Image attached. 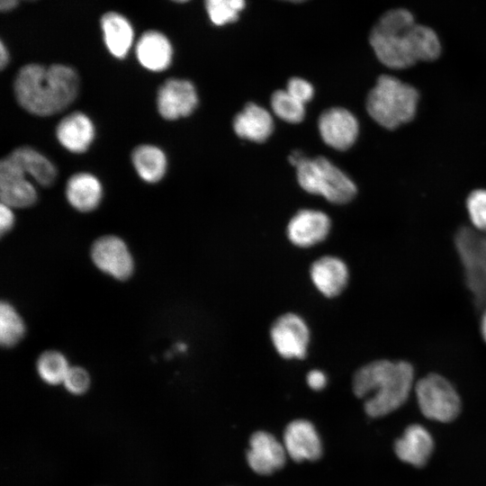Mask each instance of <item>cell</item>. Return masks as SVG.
<instances>
[{
    "instance_id": "cell-1",
    "label": "cell",
    "mask_w": 486,
    "mask_h": 486,
    "mask_svg": "<svg viewBox=\"0 0 486 486\" xmlns=\"http://www.w3.org/2000/svg\"><path fill=\"white\" fill-rule=\"evenodd\" d=\"M79 79L72 68L27 64L20 68L14 89L18 104L38 116H50L68 108L76 98Z\"/></svg>"
},
{
    "instance_id": "cell-2",
    "label": "cell",
    "mask_w": 486,
    "mask_h": 486,
    "mask_svg": "<svg viewBox=\"0 0 486 486\" xmlns=\"http://www.w3.org/2000/svg\"><path fill=\"white\" fill-rule=\"evenodd\" d=\"M414 369L406 361L381 359L360 367L353 377V392L365 398L364 410L373 418L387 415L408 399Z\"/></svg>"
},
{
    "instance_id": "cell-3",
    "label": "cell",
    "mask_w": 486,
    "mask_h": 486,
    "mask_svg": "<svg viewBox=\"0 0 486 486\" xmlns=\"http://www.w3.org/2000/svg\"><path fill=\"white\" fill-rule=\"evenodd\" d=\"M418 101L416 88L394 76L382 75L367 95L366 109L379 125L393 130L414 118Z\"/></svg>"
},
{
    "instance_id": "cell-4",
    "label": "cell",
    "mask_w": 486,
    "mask_h": 486,
    "mask_svg": "<svg viewBox=\"0 0 486 486\" xmlns=\"http://www.w3.org/2000/svg\"><path fill=\"white\" fill-rule=\"evenodd\" d=\"M299 184L306 192L322 195L333 203H345L356 194L355 183L323 157H304L295 166Z\"/></svg>"
},
{
    "instance_id": "cell-5",
    "label": "cell",
    "mask_w": 486,
    "mask_h": 486,
    "mask_svg": "<svg viewBox=\"0 0 486 486\" xmlns=\"http://www.w3.org/2000/svg\"><path fill=\"white\" fill-rule=\"evenodd\" d=\"M465 282L477 306H486V232L462 227L454 237Z\"/></svg>"
},
{
    "instance_id": "cell-6",
    "label": "cell",
    "mask_w": 486,
    "mask_h": 486,
    "mask_svg": "<svg viewBox=\"0 0 486 486\" xmlns=\"http://www.w3.org/2000/svg\"><path fill=\"white\" fill-rule=\"evenodd\" d=\"M415 392L422 414L430 419L449 422L460 412L461 400L457 392L437 374L421 378L416 384Z\"/></svg>"
},
{
    "instance_id": "cell-7",
    "label": "cell",
    "mask_w": 486,
    "mask_h": 486,
    "mask_svg": "<svg viewBox=\"0 0 486 486\" xmlns=\"http://www.w3.org/2000/svg\"><path fill=\"white\" fill-rule=\"evenodd\" d=\"M90 256L103 273L118 281L129 279L134 272V259L123 239L114 235L98 238L93 243Z\"/></svg>"
},
{
    "instance_id": "cell-8",
    "label": "cell",
    "mask_w": 486,
    "mask_h": 486,
    "mask_svg": "<svg viewBox=\"0 0 486 486\" xmlns=\"http://www.w3.org/2000/svg\"><path fill=\"white\" fill-rule=\"evenodd\" d=\"M270 337L283 357H305L310 332L304 320L297 314L289 312L277 318L271 327Z\"/></svg>"
},
{
    "instance_id": "cell-9",
    "label": "cell",
    "mask_w": 486,
    "mask_h": 486,
    "mask_svg": "<svg viewBox=\"0 0 486 486\" xmlns=\"http://www.w3.org/2000/svg\"><path fill=\"white\" fill-rule=\"evenodd\" d=\"M1 202L11 208H26L37 200V192L28 175L8 155L0 162Z\"/></svg>"
},
{
    "instance_id": "cell-10",
    "label": "cell",
    "mask_w": 486,
    "mask_h": 486,
    "mask_svg": "<svg viewBox=\"0 0 486 486\" xmlns=\"http://www.w3.org/2000/svg\"><path fill=\"white\" fill-rule=\"evenodd\" d=\"M369 41L379 61L390 68H407L417 62L408 32H390L374 26Z\"/></svg>"
},
{
    "instance_id": "cell-11",
    "label": "cell",
    "mask_w": 486,
    "mask_h": 486,
    "mask_svg": "<svg viewBox=\"0 0 486 486\" xmlns=\"http://www.w3.org/2000/svg\"><path fill=\"white\" fill-rule=\"evenodd\" d=\"M198 104L194 85L185 79L169 78L159 87L157 106L159 114L173 121L191 114Z\"/></svg>"
},
{
    "instance_id": "cell-12",
    "label": "cell",
    "mask_w": 486,
    "mask_h": 486,
    "mask_svg": "<svg viewBox=\"0 0 486 486\" xmlns=\"http://www.w3.org/2000/svg\"><path fill=\"white\" fill-rule=\"evenodd\" d=\"M319 130L322 140L338 150L349 148L356 141L359 125L347 110L334 107L324 111L319 118Z\"/></svg>"
},
{
    "instance_id": "cell-13",
    "label": "cell",
    "mask_w": 486,
    "mask_h": 486,
    "mask_svg": "<svg viewBox=\"0 0 486 486\" xmlns=\"http://www.w3.org/2000/svg\"><path fill=\"white\" fill-rule=\"evenodd\" d=\"M330 230V220L322 212L302 210L290 220L287 236L297 247H311L326 238Z\"/></svg>"
},
{
    "instance_id": "cell-14",
    "label": "cell",
    "mask_w": 486,
    "mask_h": 486,
    "mask_svg": "<svg viewBox=\"0 0 486 486\" xmlns=\"http://www.w3.org/2000/svg\"><path fill=\"white\" fill-rule=\"evenodd\" d=\"M285 454L284 446L274 436L258 431L250 438L247 459L253 471L269 474L284 464Z\"/></svg>"
},
{
    "instance_id": "cell-15",
    "label": "cell",
    "mask_w": 486,
    "mask_h": 486,
    "mask_svg": "<svg viewBox=\"0 0 486 486\" xmlns=\"http://www.w3.org/2000/svg\"><path fill=\"white\" fill-rule=\"evenodd\" d=\"M284 446L289 456L296 462L316 460L321 454L319 435L308 420H293L286 427Z\"/></svg>"
},
{
    "instance_id": "cell-16",
    "label": "cell",
    "mask_w": 486,
    "mask_h": 486,
    "mask_svg": "<svg viewBox=\"0 0 486 486\" xmlns=\"http://www.w3.org/2000/svg\"><path fill=\"white\" fill-rule=\"evenodd\" d=\"M310 274L316 288L328 298L341 293L348 280L346 264L341 259L331 256H322L313 262Z\"/></svg>"
},
{
    "instance_id": "cell-17",
    "label": "cell",
    "mask_w": 486,
    "mask_h": 486,
    "mask_svg": "<svg viewBox=\"0 0 486 486\" xmlns=\"http://www.w3.org/2000/svg\"><path fill=\"white\" fill-rule=\"evenodd\" d=\"M57 139L68 150L73 153L85 152L94 137V127L85 113L75 112L65 116L58 124Z\"/></svg>"
},
{
    "instance_id": "cell-18",
    "label": "cell",
    "mask_w": 486,
    "mask_h": 486,
    "mask_svg": "<svg viewBox=\"0 0 486 486\" xmlns=\"http://www.w3.org/2000/svg\"><path fill=\"white\" fill-rule=\"evenodd\" d=\"M136 57L143 68L159 72L171 64L172 45L162 32L150 30L140 37L136 44Z\"/></svg>"
},
{
    "instance_id": "cell-19",
    "label": "cell",
    "mask_w": 486,
    "mask_h": 486,
    "mask_svg": "<svg viewBox=\"0 0 486 486\" xmlns=\"http://www.w3.org/2000/svg\"><path fill=\"white\" fill-rule=\"evenodd\" d=\"M233 129L241 139L263 142L271 135L274 122L266 109L249 103L235 116Z\"/></svg>"
},
{
    "instance_id": "cell-20",
    "label": "cell",
    "mask_w": 486,
    "mask_h": 486,
    "mask_svg": "<svg viewBox=\"0 0 486 486\" xmlns=\"http://www.w3.org/2000/svg\"><path fill=\"white\" fill-rule=\"evenodd\" d=\"M398 457L415 466L424 465L433 450V440L426 428L419 425L407 428L402 436L395 443Z\"/></svg>"
},
{
    "instance_id": "cell-21",
    "label": "cell",
    "mask_w": 486,
    "mask_h": 486,
    "mask_svg": "<svg viewBox=\"0 0 486 486\" xmlns=\"http://www.w3.org/2000/svg\"><path fill=\"white\" fill-rule=\"evenodd\" d=\"M104 40L109 52L117 58L127 56L134 38L129 20L116 12H108L101 18Z\"/></svg>"
},
{
    "instance_id": "cell-22",
    "label": "cell",
    "mask_w": 486,
    "mask_h": 486,
    "mask_svg": "<svg viewBox=\"0 0 486 486\" xmlns=\"http://www.w3.org/2000/svg\"><path fill=\"white\" fill-rule=\"evenodd\" d=\"M103 189L99 180L88 173L70 176L66 186V196L72 207L82 212L94 211L100 203Z\"/></svg>"
},
{
    "instance_id": "cell-23",
    "label": "cell",
    "mask_w": 486,
    "mask_h": 486,
    "mask_svg": "<svg viewBox=\"0 0 486 486\" xmlns=\"http://www.w3.org/2000/svg\"><path fill=\"white\" fill-rule=\"evenodd\" d=\"M9 156L33 181L42 186H50L57 178L55 166L41 153L31 147H19Z\"/></svg>"
},
{
    "instance_id": "cell-24",
    "label": "cell",
    "mask_w": 486,
    "mask_h": 486,
    "mask_svg": "<svg viewBox=\"0 0 486 486\" xmlns=\"http://www.w3.org/2000/svg\"><path fill=\"white\" fill-rule=\"evenodd\" d=\"M134 168L140 177L148 183H157L166 170L164 152L153 145H140L131 153Z\"/></svg>"
},
{
    "instance_id": "cell-25",
    "label": "cell",
    "mask_w": 486,
    "mask_h": 486,
    "mask_svg": "<svg viewBox=\"0 0 486 486\" xmlns=\"http://www.w3.org/2000/svg\"><path fill=\"white\" fill-rule=\"evenodd\" d=\"M408 37L417 61H431L440 55V40L431 28L415 24L408 32Z\"/></svg>"
},
{
    "instance_id": "cell-26",
    "label": "cell",
    "mask_w": 486,
    "mask_h": 486,
    "mask_svg": "<svg viewBox=\"0 0 486 486\" xmlns=\"http://www.w3.org/2000/svg\"><path fill=\"white\" fill-rule=\"evenodd\" d=\"M25 324L9 302L2 301L0 304V343L4 347H13L25 335Z\"/></svg>"
},
{
    "instance_id": "cell-27",
    "label": "cell",
    "mask_w": 486,
    "mask_h": 486,
    "mask_svg": "<svg viewBox=\"0 0 486 486\" xmlns=\"http://www.w3.org/2000/svg\"><path fill=\"white\" fill-rule=\"evenodd\" d=\"M70 368L67 357L57 350H47L40 355L36 370L42 382L49 385L63 383Z\"/></svg>"
},
{
    "instance_id": "cell-28",
    "label": "cell",
    "mask_w": 486,
    "mask_h": 486,
    "mask_svg": "<svg viewBox=\"0 0 486 486\" xmlns=\"http://www.w3.org/2000/svg\"><path fill=\"white\" fill-rule=\"evenodd\" d=\"M271 107L277 117L290 123H298L304 118V104L292 97L286 89L277 90L272 94Z\"/></svg>"
},
{
    "instance_id": "cell-29",
    "label": "cell",
    "mask_w": 486,
    "mask_h": 486,
    "mask_svg": "<svg viewBox=\"0 0 486 486\" xmlns=\"http://www.w3.org/2000/svg\"><path fill=\"white\" fill-rule=\"evenodd\" d=\"M204 5L211 22L214 25L221 26L238 20L239 13L246 5V1L204 0Z\"/></svg>"
},
{
    "instance_id": "cell-30",
    "label": "cell",
    "mask_w": 486,
    "mask_h": 486,
    "mask_svg": "<svg viewBox=\"0 0 486 486\" xmlns=\"http://www.w3.org/2000/svg\"><path fill=\"white\" fill-rule=\"evenodd\" d=\"M414 25V16L409 10L396 8L384 13L374 26L390 32L405 33Z\"/></svg>"
},
{
    "instance_id": "cell-31",
    "label": "cell",
    "mask_w": 486,
    "mask_h": 486,
    "mask_svg": "<svg viewBox=\"0 0 486 486\" xmlns=\"http://www.w3.org/2000/svg\"><path fill=\"white\" fill-rule=\"evenodd\" d=\"M466 206L473 228L486 232V190L472 192L467 198Z\"/></svg>"
},
{
    "instance_id": "cell-32",
    "label": "cell",
    "mask_w": 486,
    "mask_h": 486,
    "mask_svg": "<svg viewBox=\"0 0 486 486\" xmlns=\"http://www.w3.org/2000/svg\"><path fill=\"white\" fill-rule=\"evenodd\" d=\"M62 384L71 394H84L90 387L89 374L81 366H70Z\"/></svg>"
},
{
    "instance_id": "cell-33",
    "label": "cell",
    "mask_w": 486,
    "mask_h": 486,
    "mask_svg": "<svg viewBox=\"0 0 486 486\" xmlns=\"http://www.w3.org/2000/svg\"><path fill=\"white\" fill-rule=\"evenodd\" d=\"M286 91L303 104L309 102L314 94L310 83L300 77L291 78L287 84Z\"/></svg>"
},
{
    "instance_id": "cell-34",
    "label": "cell",
    "mask_w": 486,
    "mask_h": 486,
    "mask_svg": "<svg viewBox=\"0 0 486 486\" xmlns=\"http://www.w3.org/2000/svg\"><path fill=\"white\" fill-rule=\"evenodd\" d=\"M12 209L4 203L1 202L0 204V230L2 235L8 232L14 227V214Z\"/></svg>"
},
{
    "instance_id": "cell-35",
    "label": "cell",
    "mask_w": 486,
    "mask_h": 486,
    "mask_svg": "<svg viewBox=\"0 0 486 486\" xmlns=\"http://www.w3.org/2000/svg\"><path fill=\"white\" fill-rule=\"evenodd\" d=\"M306 380L308 385L315 391L323 389L327 383L325 374L320 370L310 371L307 374Z\"/></svg>"
},
{
    "instance_id": "cell-36",
    "label": "cell",
    "mask_w": 486,
    "mask_h": 486,
    "mask_svg": "<svg viewBox=\"0 0 486 486\" xmlns=\"http://www.w3.org/2000/svg\"><path fill=\"white\" fill-rule=\"evenodd\" d=\"M9 61V52L5 45L3 41H1L0 44V66L1 68H4V67L8 64Z\"/></svg>"
},
{
    "instance_id": "cell-37",
    "label": "cell",
    "mask_w": 486,
    "mask_h": 486,
    "mask_svg": "<svg viewBox=\"0 0 486 486\" xmlns=\"http://www.w3.org/2000/svg\"><path fill=\"white\" fill-rule=\"evenodd\" d=\"M19 3V0H0V10L2 12H9L14 9Z\"/></svg>"
},
{
    "instance_id": "cell-38",
    "label": "cell",
    "mask_w": 486,
    "mask_h": 486,
    "mask_svg": "<svg viewBox=\"0 0 486 486\" xmlns=\"http://www.w3.org/2000/svg\"><path fill=\"white\" fill-rule=\"evenodd\" d=\"M481 331H482V336L484 339V341L486 342V309L482 314V321H481Z\"/></svg>"
},
{
    "instance_id": "cell-39",
    "label": "cell",
    "mask_w": 486,
    "mask_h": 486,
    "mask_svg": "<svg viewBox=\"0 0 486 486\" xmlns=\"http://www.w3.org/2000/svg\"><path fill=\"white\" fill-rule=\"evenodd\" d=\"M186 347H187L186 345L184 344V343H179V344H177V346H176V349H177L178 351H180V352L185 351V350H186Z\"/></svg>"
},
{
    "instance_id": "cell-40",
    "label": "cell",
    "mask_w": 486,
    "mask_h": 486,
    "mask_svg": "<svg viewBox=\"0 0 486 486\" xmlns=\"http://www.w3.org/2000/svg\"><path fill=\"white\" fill-rule=\"evenodd\" d=\"M282 1H287V2H292V3H301L306 0H282Z\"/></svg>"
},
{
    "instance_id": "cell-41",
    "label": "cell",
    "mask_w": 486,
    "mask_h": 486,
    "mask_svg": "<svg viewBox=\"0 0 486 486\" xmlns=\"http://www.w3.org/2000/svg\"><path fill=\"white\" fill-rule=\"evenodd\" d=\"M172 1H175L177 3H185V2H188L189 0H172Z\"/></svg>"
},
{
    "instance_id": "cell-42",
    "label": "cell",
    "mask_w": 486,
    "mask_h": 486,
    "mask_svg": "<svg viewBox=\"0 0 486 486\" xmlns=\"http://www.w3.org/2000/svg\"><path fill=\"white\" fill-rule=\"evenodd\" d=\"M28 1H33V0H28Z\"/></svg>"
}]
</instances>
